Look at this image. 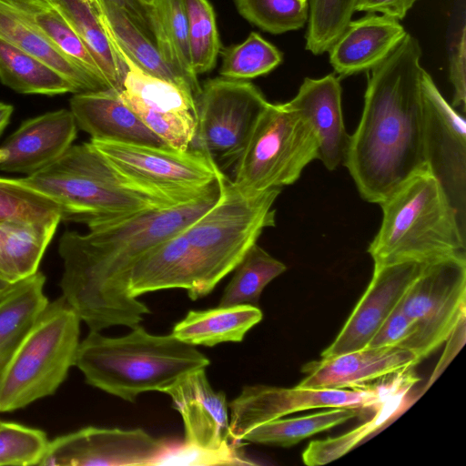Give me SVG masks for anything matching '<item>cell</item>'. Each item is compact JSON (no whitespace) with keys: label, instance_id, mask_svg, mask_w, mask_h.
<instances>
[{"label":"cell","instance_id":"obj_17","mask_svg":"<svg viewBox=\"0 0 466 466\" xmlns=\"http://www.w3.org/2000/svg\"><path fill=\"white\" fill-rule=\"evenodd\" d=\"M162 393L168 395L180 413L186 444L218 449L230 440L226 395L211 387L206 369L192 370Z\"/></svg>","mask_w":466,"mask_h":466},{"label":"cell","instance_id":"obj_22","mask_svg":"<svg viewBox=\"0 0 466 466\" xmlns=\"http://www.w3.org/2000/svg\"><path fill=\"white\" fill-rule=\"evenodd\" d=\"M113 88L76 93L70 111L91 139L169 147L154 134Z\"/></svg>","mask_w":466,"mask_h":466},{"label":"cell","instance_id":"obj_6","mask_svg":"<svg viewBox=\"0 0 466 466\" xmlns=\"http://www.w3.org/2000/svg\"><path fill=\"white\" fill-rule=\"evenodd\" d=\"M280 188L255 195L238 190L225 176L218 201L185 229L192 261L193 283L187 295L209 294L235 269L266 228L275 226L273 205Z\"/></svg>","mask_w":466,"mask_h":466},{"label":"cell","instance_id":"obj_23","mask_svg":"<svg viewBox=\"0 0 466 466\" xmlns=\"http://www.w3.org/2000/svg\"><path fill=\"white\" fill-rule=\"evenodd\" d=\"M193 283L192 261L184 230L145 252L131 269L128 292L134 298Z\"/></svg>","mask_w":466,"mask_h":466},{"label":"cell","instance_id":"obj_49","mask_svg":"<svg viewBox=\"0 0 466 466\" xmlns=\"http://www.w3.org/2000/svg\"><path fill=\"white\" fill-rule=\"evenodd\" d=\"M139 1H141L144 5H146L147 6H150L154 2V0H139Z\"/></svg>","mask_w":466,"mask_h":466},{"label":"cell","instance_id":"obj_12","mask_svg":"<svg viewBox=\"0 0 466 466\" xmlns=\"http://www.w3.org/2000/svg\"><path fill=\"white\" fill-rule=\"evenodd\" d=\"M389 399L382 395L375 383L350 390L245 386L239 395L228 403L229 438L233 441H242L253 428L298 411L340 407L376 411Z\"/></svg>","mask_w":466,"mask_h":466},{"label":"cell","instance_id":"obj_30","mask_svg":"<svg viewBox=\"0 0 466 466\" xmlns=\"http://www.w3.org/2000/svg\"><path fill=\"white\" fill-rule=\"evenodd\" d=\"M42 33L60 51L108 88L90 49L64 15L49 0H0Z\"/></svg>","mask_w":466,"mask_h":466},{"label":"cell","instance_id":"obj_27","mask_svg":"<svg viewBox=\"0 0 466 466\" xmlns=\"http://www.w3.org/2000/svg\"><path fill=\"white\" fill-rule=\"evenodd\" d=\"M149 17L153 41L160 56L196 99L201 86L192 66L184 1L154 0Z\"/></svg>","mask_w":466,"mask_h":466},{"label":"cell","instance_id":"obj_50","mask_svg":"<svg viewBox=\"0 0 466 466\" xmlns=\"http://www.w3.org/2000/svg\"><path fill=\"white\" fill-rule=\"evenodd\" d=\"M303 1H305V2H309V0H303Z\"/></svg>","mask_w":466,"mask_h":466},{"label":"cell","instance_id":"obj_48","mask_svg":"<svg viewBox=\"0 0 466 466\" xmlns=\"http://www.w3.org/2000/svg\"><path fill=\"white\" fill-rule=\"evenodd\" d=\"M15 284L9 283L0 279V299L4 297Z\"/></svg>","mask_w":466,"mask_h":466},{"label":"cell","instance_id":"obj_41","mask_svg":"<svg viewBox=\"0 0 466 466\" xmlns=\"http://www.w3.org/2000/svg\"><path fill=\"white\" fill-rule=\"evenodd\" d=\"M242 441H229L218 449H207L173 441L151 466L157 465H254L242 449Z\"/></svg>","mask_w":466,"mask_h":466},{"label":"cell","instance_id":"obj_43","mask_svg":"<svg viewBox=\"0 0 466 466\" xmlns=\"http://www.w3.org/2000/svg\"><path fill=\"white\" fill-rule=\"evenodd\" d=\"M466 27L464 15L452 34L449 52L450 80L453 87L452 106L465 111L466 103Z\"/></svg>","mask_w":466,"mask_h":466},{"label":"cell","instance_id":"obj_18","mask_svg":"<svg viewBox=\"0 0 466 466\" xmlns=\"http://www.w3.org/2000/svg\"><path fill=\"white\" fill-rule=\"evenodd\" d=\"M70 110L48 112L23 122L0 146V170L31 175L61 157L76 137Z\"/></svg>","mask_w":466,"mask_h":466},{"label":"cell","instance_id":"obj_8","mask_svg":"<svg viewBox=\"0 0 466 466\" xmlns=\"http://www.w3.org/2000/svg\"><path fill=\"white\" fill-rule=\"evenodd\" d=\"M318 157L319 139L309 121L288 102H268L230 180L247 195L281 188L297 181Z\"/></svg>","mask_w":466,"mask_h":466},{"label":"cell","instance_id":"obj_34","mask_svg":"<svg viewBox=\"0 0 466 466\" xmlns=\"http://www.w3.org/2000/svg\"><path fill=\"white\" fill-rule=\"evenodd\" d=\"M286 269L285 264L255 243L235 268L218 306H258L265 287Z\"/></svg>","mask_w":466,"mask_h":466},{"label":"cell","instance_id":"obj_10","mask_svg":"<svg viewBox=\"0 0 466 466\" xmlns=\"http://www.w3.org/2000/svg\"><path fill=\"white\" fill-rule=\"evenodd\" d=\"M466 256L423 264L400 302L413 323L412 335L400 346L420 361L447 341L465 320Z\"/></svg>","mask_w":466,"mask_h":466},{"label":"cell","instance_id":"obj_37","mask_svg":"<svg viewBox=\"0 0 466 466\" xmlns=\"http://www.w3.org/2000/svg\"><path fill=\"white\" fill-rule=\"evenodd\" d=\"M405 394L400 393L386 400L370 420L355 430L336 438L310 441L302 453L303 462L309 466L323 465L346 454L400 410Z\"/></svg>","mask_w":466,"mask_h":466},{"label":"cell","instance_id":"obj_28","mask_svg":"<svg viewBox=\"0 0 466 466\" xmlns=\"http://www.w3.org/2000/svg\"><path fill=\"white\" fill-rule=\"evenodd\" d=\"M46 276L37 271L16 282L0 299V380L18 345L48 303Z\"/></svg>","mask_w":466,"mask_h":466},{"label":"cell","instance_id":"obj_42","mask_svg":"<svg viewBox=\"0 0 466 466\" xmlns=\"http://www.w3.org/2000/svg\"><path fill=\"white\" fill-rule=\"evenodd\" d=\"M49 441L45 431L15 422L0 424V465H40Z\"/></svg>","mask_w":466,"mask_h":466},{"label":"cell","instance_id":"obj_2","mask_svg":"<svg viewBox=\"0 0 466 466\" xmlns=\"http://www.w3.org/2000/svg\"><path fill=\"white\" fill-rule=\"evenodd\" d=\"M422 51L407 34L370 70L360 123L350 136L344 165L360 197L380 204L413 174L427 168Z\"/></svg>","mask_w":466,"mask_h":466},{"label":"cell","instance_id":"obj_14","mask_svg":"<svg viewBox=\"0 0 466 466\" xmlns=\"http://www.w3.org/2000/svg\"><path fill=\"white\" fill-rule=\"evenodd\" d=\"M421 88L427 168L440 182L466 228L465 118L447 102L425 69Z\"/></svg>","mask_w":466,"mask_h":466},{"label":"cell","instance_id":"obj_38","mask_svg":"<svg viewBox=\"0 0 466 466\" xmlns=\"http://www.w3.org/2000/svg\"><path fill=\"white\" fill-rule=\"evenodd\" d=\"M238 13L249 23L271 34H283L304 26L309 2L303 0H234Z\"/></svg>","mask_w":466,"mask_h":466},{"label":"cell","instance_id":"obj_29","mask_svg":"<svg viewBox=\"0 0 466 466\" xmlns=\"http://www.w3.org/2000/svg\"><path fill=\"white\" fill-rule=\"evenodd\" d=\"M67 19L96 58L108 88L123 89L126 65L116 56L102 23L99 0H49Z\"/></svg>","mask_w":466,"mask_h":466},{"label":"cell","instance_id":"obj_5","mask_svg":"<svg viewBox=\"0 0 466 466\" xmlns=\"http://www.w3.org/2000/svg\"><path fill=\"white\" fill-rule=\"evenodd\" d=\"M19 180L52 200L61 221L88 228L166 207L124 183L89 142L72 145L53 163Z\"/></svg>","mask_w":466,"mask_h":466},{"label":"cell","instance_id":"obj_3","mask_svg":"<svg viewBox=\"0 0 466 466\" xmlns=\"http://www.w3.org/2000/svg\"><path fill=\"white\" fill-rule=\"evenodd\" d=\"M208 358L172 334L155 335L136 326L111 338L90 330L80 341L75 366L86 382L126 401L147 391L162 392L187 373L206 369Z\"/></svg>","mask_w":466,"mask_h":466},{"label":"cell","instance_id":"obj_15","mask_svg":"<svg viewBox=\"0 0 466 466\" xmlns=\"http://www.w3.org/2000/svg\"><path fill=\"white\" fill-rule=\"evenodd\" d=\"M171 442L140 428L88 426L49 441L40 465L151 466Z\"/></svg>","mask_w":466,"mask_h":466},{"label":"cell","instance_id":"obj_7","mask_svg":"<svg viewBox=\"0 0 466 466\" xmlns=\"http://www.w3.org/2000/svg\"><path fill=\"white\" fill-rule=\"evenodd\" d=\"M81 321L62 296L48 301L0 380V412L23 409L57 390L75 366Z\"/></svg>","mask_w":466,"mask_h":466},{"label":"cell","instance_id":"obj_31","mask_svg":"<svg viewBox=\"0 0 466 466\" xmlns=\"http://www.w3.org/2000/svg\"><path fill=\"white\" fill-rule=\"evenodd\" d=\"M99 3L106 35L112 38L137 66L152 76L177 85L192 95L186 83L165 63L154 42L123 10L108 0H99Z\"/></svg>","mask_w":466,"mask_h":466},{"label":"cell","instance_id":"obj_11","mask_svg":"<svg viewBox=\"0 0 466 466\" xmlns=\"http://www.w3.org/2000/svg\"><path fill=\"white\" fill-rule=\"evenodd\" d=\"M195 102L191 147L208 155L223 172L241 156L268 101L251 82L220 76L206 81Z\"/></svg>","mask_w":466,"mask_h":466},{"label":"cell","instance_id":"obj_35","mask_svg":"<svg viewBox=\"0 0 466 466\" xmlns=\"http://www.w3.org/2000/svg\"><path fill=\"white\" fill-rule=\"evenodd\" d=\"M222 77L248 80L266 75L282 62V54L259 34L251 32L247 39L222 53Z\"/></svg>","mask_w":466,"mask_h":466},{"label":"cell","instance_id":"obj_51","mask_svg":"<svg viewBox=\"0 0 466 466\" xmlns=\"http://www.w3.org/2000/svg\"><path fill=\"white\" fill-rule=\"evenodd\" d=\"M3 420H0V424L2 423Z\"/></svg>","mask_w":466,"mask_h":466},{"label":"cell","instance_id":"obj_40","mask_svg":"<svg viewBox=\"0 0 466 466\" xmlns=\"http://www.w3.org/2000/svg\"><path fill=\"white\" fill-rule=\"evenodd\" d=\"M60 218L58 207L24 185L19 178L0 177V221Z\"/></svg>","mask_w":466,"mask_h":466},{"label":"cell","instance_id":"obj_19","mask_svg":"<svg viewBox=\"0 0 466 466\" xmlns=\"http://www.w3.org/2000/svg\"><path fill=\"white\" fill-rule=\"evenodd\" d=\"M419 360L401 347L363 348L305 366L299 389H356L385 376L414 368Z\"/></svg>","mask_w":466,"mask_h":466},{"label":"cell","instance_id":"obj_16","mask_svg":"<svg viewBox=\"0 0 466 466\" xmlns=\"http://www.w3.org/2000/svg\"><path fill=\"white\" fill-rule=\"evenodd\" d=\"M422 267L423 264L412 261L374 267L367 289L321 357H335L365 348L400 304Z\"/></svg>","mask_w":466,"mask_h":466},{"label":"cell","instance_id":"obj_21","mask_svg":"<svg viewBox=\"0 0 466 466\" xmlns=\"http://www.w3.org/2000/svg\"><path fill=\"white\" fill-rule=\"evenodd\" d=\"M407 34L400 20L368 13L350 20L329 46V63L340 76L370 71L382 63Z\"/></svg>","mask_w":466,"mask_h":466},{"label":"cell","instance_id":"obj_33","mask_svg":"<svg viewBox=\"0 0 466 466\" xmlns=\"http://www.w3.org/2000/svg\"><path fill=\"white\" fill-rule=\"evenodd\" d=\"M359 410L340 407L308 416L277 419L253 428L243 437L242 441L290 447L355 418L360 413Z\"/></svg>","mask_w":466,"mask_h":466},{"label":"cell","instance_id":"obj_24","mask_svg":"<svg viewBox=\"0 0 466 466\" xmlns=\"http://www.w3.org/2000/svg\"><path fill=\"white\" fill-rule=\"evenodd\" d=\"M60 218L0 221V279L15 284L38 271Z\"/></svg>","mask_w":466,"mask_h":466},{"label":"cell","instance_id":"obj_25","mask_svg":"<svg viewBox=\"0 0 466 466\" xmlns=\"http://www.w3.org/2000/svg\"><path fill=\"white\" fill-rule=\"evenodd\" d=\"M0 37L57 71L73 84L77 93L107 89L97 78L60 51L15 10L1 1Z\"/></svg>","mask_w":466,"mask_h":466},{"label":"cell","instance_id":"obj_46","mask_svg":"<svg viewBox=\"0 0 466 466\" xmlns=\"http://www.w3.org/2000/svg\"><path fill=\"white\" fill-rule=\"evenodd\" d=\"M123 10L133 23L153 41L149 6L139 0H108Z\"/></svg>","mask_w":466,"mask_h":466},{"label":"cell","instance_id":"obj_36","mask_svg":"<svg viewBox=\"0 0 466 466\" xmlns=\"http://www.w3.org/2000/svg\"><path fill=\"white\" fill-rule=\"evenodd\" d=\"M192 66L197 75L210 71L220 50L214 9L208 0H183Z\"/></svg>","mask_w":466,"mask_h":466},{"label":"cell","instance_id":"obj_4","mask_svg":"<svg viewBox=\"0 0 466 466\" xmlns=\"http://www.w3.org/2000/svg\"><path fill=\"white\" fill-rule=\"evenodd\" d=\"M380 205L381 225L368 248L374 267L466 256V228L428 168L410 176Z\"/></svg>","mask_w":466,"mask_h":466},{"label":"cell","instance_id":"obj_13","mask_svg":"<svg viewBox=\"0 0 466 466\" xmlns=\"http://www.w3.org/2000/svg\"><path fill=\"white\" fill-rule=\"evenodd\" d=\"M107 37L127 66L120 92L123 101L169 147L188 150L197 131L195 98L177 85L142 70Z\"/></svg>","mask_w":466,"mask_h":466},{"label":"cell","instance_id":"obj_45","mask_svg":"<svg viewBox=\"0 0 466 466\" xmlns=\"http://www.w3.org/2000/svg\"><path fill=\"white\" fill-rule=\"evenodd\" d=\"M418 1L419 0H357L355 12L379 13L400 21Z\"/></svg>","mask_w":466,"mask_h":466},{"label":"cell","instance_id":"obj_9","mask_svg":"<svg viewBox=\"0 0 466 466\" xmlns=\"http://www.w3.org/2000/svg\"><path fill=\"white\" fill-rule=\"evenodd\" d=\"M91 146L131 188L166 207L191 202L224 174L204 152L91 139Z\"/></svg>","mask_w":466,"mask_h":466},{"label":"cell","instance_id":"obj_26","mask_svg":"<svg viewBox=\"0 0 466 466\" xmlns=\"http://www.w3.org/2000/svg\"><path fill=\"white\" fill-rule=\"evenodd\" d=\"M263 318L258 306H218L206 310H189L177 322L172 335L191 346L213 347L225 342H241L247 332Z\"/></svg>","mask_w":466,"mask_h":466},{"label":"cell","instance_id":"obj_39","mask_svg":"<svg viewBox=\"0 0 466 466\" xmlns=\"http://www.w3.org/2000/svg\"><path fill=\"white\" fill-rule=\"evenodd\" d=\"M306 49L314 55L328 51L351 20L357 0H309Z\"/></svg>","mask_w":466,"mask_h":466},{"label":"cell","instance_id":"obj_47","mask_svg":"<svg viewBox=\"0 0 466 466\" xmlns=\"http://www.w3.org/2000/svg\"><path fill=\"white\" fill-rule=\"evenodd\" d=\"M14 107L10 104L0 102V136L9 124Z\"/></svg>","mask_w":466,"mask_h":466},{"label":"cell","instance_id":"obj_20","mask_svg":"<svg viewBox=\"0 0 466 466\" xmlns=\"http://www.w3.org/2000/svg\"><path fill=\"white\" fill-rule=\"evenodd\" d=\"M341 85L334 74L320 78L306 77L297 95L288 103L313 127L319 139V157L332 171L344 165L350 136L344 124Z\"/></svg>","mask_w":466,"mask_h":466},{"label":"cell","instance_id":"obj_32","mask_svg":"<svg viewBox=\"0 0 466 466\" xmlns=\"http://www.w3.org/2000/svg\"><path fill=\"white\" fill-rule=\"evenodd\" d=\"M0 81L22 94L77 93L57 71L0 37Z\"/></svg>","mask_w":466,"mask_h":466},{"label":"cell","instance_id":"obj_44","mask_svg":"<svg viewBox=\"0 0 466 466\" xmlns=\"http://www.w3.org/2000/svg\"><path fill=\"white\" fill-rule=\"evenodd\" d=\"M413 331L412 321L402 311L399 304L365 348L400 347L412 335Z\"/></svg>","mask_w":466,"mask_h":466},{"label":"cell","instance_id":"obj_1","mask_svg":"<svg viewBox=\"0 0 466 466\" xmlns=\"http://www.w3.org/2000/svg\"><path fill=\"white\" fill-rule=\"evenodd\" d=\"M223 174L202 197L180 206L155 208L127 218L65 232L58 245L64 270L62 297L90 330L134 328L151 311L128 292L132 268L148 249L183 231L208 210L221 193Z\"/></svg>","mask_w":466,"mask_h":466}]
</instances>
